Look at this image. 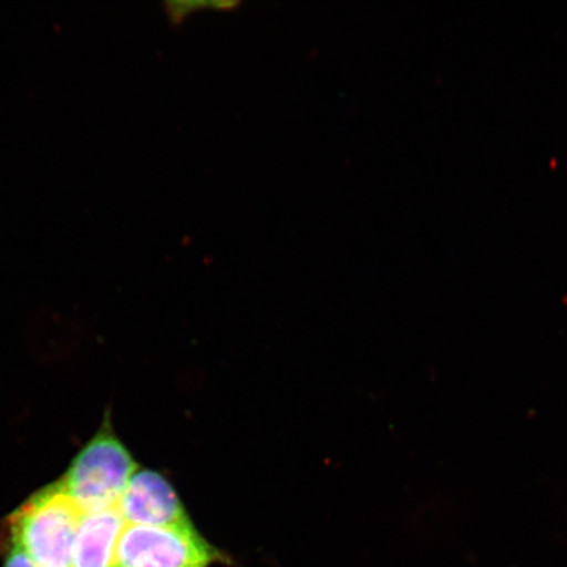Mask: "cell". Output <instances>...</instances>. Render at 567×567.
Wrapping results in <instances>:
<instances>
[{
  "mask_svg": "<svg viewBox=\"0 0 567 567\" xmlns=\"http://www.w3.org/2000/svg\"><path fill=\"white\" fill-rule=\"evenodd\" d=\"M83 516L61 481L55 482L31 496L9 517L4 547L20 550L38 567H71Z\"/></svg>",
  "mask_w": 567,
  "mask_h": 567,
  "instance_id": "1",
  "label": "cell"
},
{
  "mask_svg": "<svg viewBox=\"0 0 567 567\" xmlns=\"http://www.w3.org/2000/svg\"><path fill=\"white\" fill-rule=\"evenodd\" d=\"M137 465L105 425L71 464L63 488L84 514L116 507Z\"/></svg>",
  "mask_w": 567,
  "mask_h": 567,
  "instance_id": "2",
  "label": "cell"
},
{
  "mask_svg": "<svg viewBox=\"0 0 567 567\" xmlns=\"http://www.w3.org/2000/svg\"><path fill=\"white\" fill-rule=\"evenodd\" d=\"M229 564L194 524L177 527L126 526L120 537L116 567H212Z\"/></svg>",
  "mask_w": 567,
  "mask_h": 567,
  "instance_id": "3",
  "label": "cell"
},
{
  "mask_svg": "<svg viewBox=\"0 0 567 567\" xmlns=\"http://www.w3.org/2000/svg\"><path fill=\"white\" fill-rule=\"evenodd\" d=\"M126 526L177 527L193 524L183 503L159 473L136 472L117 505Z\"/></svg>",
  "mask_w": 567,
  "mask_h": 567,
  "instance_id": "4",
  "label": "cell"
},
{
  "mask_svg": "<svg viewBox=\"0 0 567 567\" xmlns=\"http://www.w3.org/2000/svg\"><path fill=\"white\" fill-rule=\"evenodd\" d=\"M126 523L118 507L84 514L74 542L71 567H116Z\"/></svg>",
  "mask_w": 567,
  "mask_h": 567,
  "instance_id": "5",
  "label": "cell"
},
{
  "mask_svg": "<svg viewBox=\"0 0 567 567\" xmlns=\"http://www.w3.org/2000/svg\"><path fill=\"white\" fill-rule=\"evenodd\" d=\"M238 4L236 2H166L165 9L168 20L173 24L179 25L190 13L200 9L230 10Z\"/></svg>",
  "mask_w": 567,
  "mask_h": 567,
  "instance_id": "6",
  "label": "cell"
},
{
  "mask_svg": "<svg viewBox=\"0 0 567 567\" xmlns=\"http://www.w3.org/2000/svg\"><path fill=\"white\" fill-rule=\"evenodd\" d=\"M4 567H38L30 558L16 548L7 547Z\"/></svg>",
  "mask_w": 567,
  "mask_h": 567,
  "instance_id": "7",
  "label": "cell"
}]
</instances>
